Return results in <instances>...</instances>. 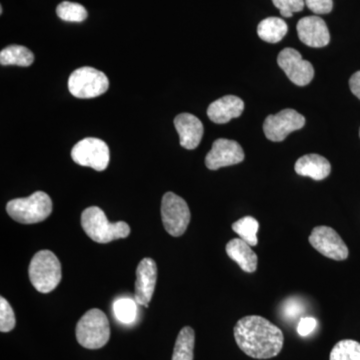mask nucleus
<instances>
[{"label":"nucleus","instance_id":"f257e3e1","mask_svg":"<svg viewBox=\"0 0 360 360\" xmlns=\"http://www.w3.org/2000/svg\"><path fill=\"white\" fill-rule=\"evenodd\" d=\"M234 338L245 354L257 359L276 356L284 342L281 328L258 315H250L238 321L234 328Z\"/></svg>","mask_w":360,"mask_h":360},{"label":"nucleus","instance_id":"f03ea898","mask_svg":"<svg viewBox=\"0 0 360 360\" xmlns=\"http://www.w3.org/2000/svg\"><path fill=\"white\" fill-rule=\"evenodd\" d=\"M82 225L85 233L98 243H108L116 239L127 238L129 225L124 221L110 222L105 213L97 206H90L82 215Z\"/></svg>","mask_w":360,"mask_h":360},{"label":"nucleus","instance_id":"7ed1b4c3","mask_svg":"<svg viewBox=\"0 0 360 360\" xmlns=\"http://www.w3.org/2000/svg\"><path fill=\"white\" fill-rule=\"evenodd\" d=\"M6 212L11 219L20 224H39L51 214L52 200L49 194L37 191L28 198L9 201Z\"/></svg>","mask_w":360,"mask_h":360},{"label":"nucleus","instance_id":"20e7f679","mask_svg":"<svg viewBox=\"0 0 360 360\" xmlns=\"http://www.w3.org/2000/svg\"><path fill=\"white\" fill-rule=\"evenodd\" d=\"M28 274L35 290L41 293L56 290L63 276L60 262L51 250H40L32 257Z\"/></svg>","mask_w":360,"mask_h":360},{"label":"nucleus","instance_id":"39448f33","mask_svg":"<svg viewBox=\"0 0 360 360\" xmlns=\"http://www.w3.org/2000/svg\"><path fill=\"white\" fill-rule=\"evenodd\" d=\"M75 335L82 347L98 349L110 340V321L101 309H90L78 321Z\"/></svg>","mask_w":360,"mask_h":360},{"label":"nucleus","instance_id":"423d86ee","mask_svg":"<svg viewBox=\"0 0 360 360\" xmlns=\"http://www.w3.org/2000/svg\"><path fill=\"white\" fill-rule=\"evenodd\" d=\"M110 80L103 72L92 68H78L71 73L68 89L77 98H94L105 94Z\"/></svg>","mask_w":360,"mask_h":360},{"label":"nucleus","instance_id":"0eeeda50","mask_svg":"<svg viewBox=\"0 0 360 360\" xmlns=\"http://www.w3.org/2000/svg\"><path fill=\"white\" fill-rule=\"evenodd\" d=\"M161 219L165 231L179 238L191 222V210L186 201L174 193H167L161 201Z\"/></svg>","mask_w":360,"mask_h":360},{"label":"nucleus","instance_id":"6e6552de","mask_svg":"<svg viewBox=\"0 0 360 360\" xmlns=\"http://www.w3.org/2000/svg\"><path fill=\"white\" fill-rule=\"evenodd\" d=\"M71 158L78 165L103 172L110 165V148L101 139L87 137L75 144Z\"/></svg>","mask_w":360,"mask_h":360},{"label":"nucleus","instance_id":"1a4fd4ad","mask_svg":"<svg viewBox=\"0 0 360 360\" xmlns=\"http://www.w3.org/2000/svg\"><path fill=\"white\" fill-rule=\"evenodd\" d=\"M304 124V116L288 108L279 111L277 115L267 116L264 123V131L269 141L281 142L291 132L302 129Z\"/></svg>","mask_w":360,"mask_h":360},{"label":"nucleus","instance_id":"9d476101","mask_svg":"<svg viewBox=\"0 0 360 360\" xmlns=\"http://www.w3.org/2000/svg\"><path fill=\"white\" fill-rule=\"evenodd\" d=\"M309 243L314 250L331 259L345 260L348 257V248L335 229L329 226H316L310 234Z\"/></svg>","mask_w":360,"mask_h":360},{"label":"nucleus","instance_id":"9b49d317","mask_svg":"<svg viewBox=\"0 0 360 360\" xmlns=\"http://www.w3.org/2000/svg\"><path fill=\"white\" fill-rule=\"evenodd\" d=\"M277 63L291 82L297 86L309 84L314 77V66L309 61L304 60L296 49H283L277 58Z\"/></svg>","mask_w":360,"mask_h":360},{"label":"nucleus","instance_id":"f8f14e48","mask_svg":"<svg viewBox=\"0 0 360 360\" xmlns=\"http://www.w3.org/2000/svg\"><path fill=\"white\" fill-rule=\"evenodd\" d=\"M245 151L238 142L231 139H219L213 142L212 148L205 158V165L208 169L238 165L245 160Z\"/></svg>","mask_w":360,"mask_h":360},{"label":"nucleus","instance_id":"ddd939ff","mask_svg":"<svg viewBox=\"0 0 360 360\" xmlns=\"http://www.w3.org/2000/svg\"><path fill=\"white\" fill-rule=\"evenodd\" d=\"M158 266L153 258H143L136 269L134 300L139 305L148 307L155 293Z\"/></svg>","mask_w":360,"mask_h":360},{"label":"nucleus","instance_id":"4468645a","mask_svg":"<svg viewBox=\"0 0 360 360\" xmlns=\"http://www.w3.org/2000/svg\"><path fill=\"white\" fill-rule=\"evenodd\" d=\"M297 33L300 41L310 47H324L330 41L328 25L319 16H307L298 21Z\"/></svg>","mask_w":360,"mask_h":360},{"label":"nucleus","instance_id":"2eb2a0df","mask_svg":"<svg viewBox=\"0 0 360 360\" xmlns=\"http://www.w3.org/2000/svg\"><path fill=\"white\" fill-rule=\"evenodd\" d=\"M174 127L179 132L182 148L193 150L200 146L205 129L202 122L196 116L191 113H181L175 117Z\"/></svg>","mask_w":360,"mask_h":360},{"label":"nucleus","instance_id":"dca6fc26","mask_svg":"<svg viewBox=\"0 0 360 360\" xmlns=\"http://www.w3.org/2000/svg\"><path fill=\"white\" fill-rule=\"evenodd\" d=\"M245 110L243 99L238 96H226L213 101L207 108V115L212 122L224 124L233 118L239 117Z\"/></svg>","mask_w":360,"mask_h":360},{"label":"nucleus","instance_id":"f3484780","mask_svg":"<svg viewBox=\"0 0 360 360\" xmlns=\"http://www.w3.org/2000/svg\"><path fill=\"white\" fill-rule=\"evenodd\" d=\"M252 246L241 238H233L226 245V253L243 271L252 274L257 269V255Z\"/></svg>","mask_w":360,"mask_h":360},{"label":"nucleus","instance_id":"a211bd4d","mask_svg":"<svg viewBox=\"0 0 360 360\" xmlns=\"http://www.w3.org/2000/svg\"><path fill=\"white\" fill-rule=\"evenodd\" d=\"M295 172L302 176L314 180L326 179L331 172V165L326 158L319 155H307L296 161Z\"/></svg>","mask_w":360,"mask_h":360},{"label":"nucleus","instance_id":"6ab92c4d","mask_svg":"<svg viewBox=\"0 0 360 360\" xmlns=\"http://www.w3.org/2000/svg\"><path fill=\"white\" fill-rule=\"evenodd\" d=\"M288 25L278 18H265L258 25L257 34L264 41L276 44L288 33Z\"/></svg>","mask_w":360,"mask_h":360},{"label":"nucleus","instance_id":"aec40b11","mask_svg":"<svg viewBox=\"0 0 360 360\" xmlns=\"http://www.w3.org/2000/svg\"><path fill=\"white\" fill-rule=\"evenodd\" d=\"M34 56L30 49L21 45H11L0 52L1 65H18L26 68L32 65Z\"/></svg>","mask_w":360,"mask_h":360},{"label":"nucleus","instance_id":"412c9836","mask_svg":"<svg viewBox=\"0 0 360 360\" xmlns=\"http://www.w3.org/2000/svg\"><path fill=\"white\" fill-rule=\"evenodd\" d=\"M194 342L195 335L193 329L189 326L182 328L175 341L172 360H193Z\"/></svg>","mask_w":360,"mask_h":360},{"label":"nucleus","instance_id":"4be33fe9","mask_svg":"<svg viewBox=\"0 0 360 360\" xmlns=\"http://www.w3.org/2000/svg\"><path fill=\"white\" fill-rule=\"evenodd\" d=\"M258 229H259V224L252 217H243L232 224V231L238 234L239 238L243 239L251 246L257 245Z\"/></svg>","mask_w":360,"mask_h":360},{"label":"nucleus","instance_id":"5701e85b","mask_svg":"<svg viewBox=\"0 0 360 360\" xmlns=\"http://www.w3.org/2000/svg\"><path fill=\"white\" fill-rule=\"evenodd\" d=\"M56 13L60 20L68 22H82L87 18L85 7L75 2H61L56 8Z\"/></svg>","mask_w":360,"mask_h":360},{"label":"nucleus","instance_id":"b1692460","mask_svg":"<svg viewBox=\"0 0 360 360\" xmlns=\"http://www.w3.org/2000/svg\"><path fill=\"white\" fill-rule=\"evenodd\" d=\"M330 360H360V343L352 340L340 341L331 350Z\"/></svg>","mask_w":360,"mask_h":360},{"label":"nucleus","instance_id":"393cba45","mask_svg":"<svg viewBox=\"0 0 360 360\" xmlns=\"http://www.w3.org/2000/svg\"><path fill=\"white\" fill-rule=\"evenodd\" d=\"M137 305L139 303L132 298L124 297L116 300L113 310L117 321L123 324L132 323L136 319Z\"/></svg>","mask_w":360,"mask_h":360},{"label":"nucleus","instance_id":"a878e982","mask_svg":"<svg viewBox=\"0 0 360 360\" xmlns=\"http://www.w3.org/2000/svg\"><path fill=\"white\" fill-rule=\"evenodd\" d=\"M15 322L13 307L6 298H0V331L9 333L15 328Z\"/></svg>","mask_w":360,"mask_h":360},{"label":"nucleus","instance_id":"bb28decb","mask_svg":"<svg viewBox=\"0 0 360 360\" xmlns=\"http://www.w3.org/2000/svg\"><path fill=\"white\" fill-rule=\"evenodd\" d=\"M272 2L283 18H291L293 13L302 11L305 6L304 0H272Z\"/></svg>","mask_w":360,"mask_h":360},{"label":"nucleus","instance_id":"cd10ccee","mask_svg":"<svg viewBox=\"0 0 360 360\" xmlns=\"http://www.w3.org/2000/svg\"><path fill=\"white\" fill-rule=\"evenodd\" d=\"M305 4L315 14H328L333 11V0H304Z\"/></svg>","mask_w":360,"mask_h":360},{"label":"nucleus","instance_id":"c85d7f7f","mask_svg":"<svg viewBox=\"0 0 360 360\" xmlns=\"http://www.w3.org/2000/svg\"><path fill=\"white\" fill-rule=\"evenodd\" d=\"M302 303L296 298L286 300L283 305V314L286 319H295L297 315L302 314Z\"/></svg>","mask_w":360,"mask_h":360},{"label":"nucleus","instance_id":"c756f323","mask_svg":"<svg viewBox=\"0 0 360 360\" xmlns=\"http://www.w3.org/2000/svg\"><path fill=\"white\" fill-rule=\"evenodd\" d=\"M317 321L314 317H303L298 322L297 333L300 336H309L314 333V329L316 328Z\"/></svg>","mask_w":360,"mask_h":360},{"label":"nucleus","instance_id":"7c9ffc66","mask_svg":"<svg viewBox=\"0 0 360 360\" xmlns=\"http://www.w3.org/2000/svg\"><path fill=\"white\" fill-rule=\"evenodd\" d=\"M349 86L352 94L360 99V71H357L350 77Z\"/></svg>","mask_w":360,"mask_h":360},{"label":"nucleus","instance_id":"2f4dec72","mask_svg":"<svg viewBox=\"0 0 360 360\" xmlns=\"http://www.w3.org/2000/svg\"><path fill=\"white\" fill-rule=\"evenodd\" d=\"M359 134H360V131H359Z\"/></svg>","mask_w":360,"mask_h":360}]
</instances>
